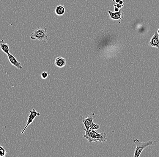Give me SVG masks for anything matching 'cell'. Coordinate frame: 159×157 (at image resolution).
Masks as SVG:
<instances>
[{"mask_svg": "<svg viewBox=\"0 0 159 157\" xmlns=\"http://www.w3.org/2000/svg\"><path fill=\"white\" fill-rule=\"evenodd\" d=\"M86 134H84L83 137L86 139L89 143L92 142H105L107 140V135L106 133H99L95 130H87L84 129Z\"/></svg>", "mask_w": 159, "mask_h": 157, "instance_id": "1", "label": "cell"}, {"mask_svg": "<svg viewBox=\"0 0 159 157\" xmlns=\"http://www.w3.org/2000/svg\"><path fill=\"white\" fill-rule=\"evenodd\" d=\"M31 40H38L43 43H46L49 39L47 29L45 27L40 28L34 30L30 36Z\"/></svg>", "mask_w": 159, "mask_h": 157, "instance_id": "2", "label": "cell"}, {"mask_svg": "<svg viewBox=\"0 0 159 157\" xmlns=\"http://www.w3.org/2000/svg\"><path fill=\"white\" fill-rule=\"evenodd\" d=\"M134 143L136 145V148L135 150L134 157H139L140 156L142 151L148 146L152 144L153 141L152 140H149L147 142H141L138 139L134 140Z\"/></svg>", "mask_w": 159, "mask_h": 157, "instance_id": "3", "label": "cell"}, {"mask_svg": "<svg viewBox=\"0 0 159 157\" xmlns=\"http://www.w3.org/2000/svg\"><path fill=\"white\" fill-rule=\"evenodd\" d=\"M37 116H40V114L39 112L36 111L35 109H33L32 110L30 111V114H29V116L28 117L26 125V127H25L24 130H23L22 131L21 133V134L22 135L24 134V132L25 131L26 129L28 127L29 125H30L33 122L34 119H35V118Z\"/></svg>", "mask_w": 159, "mask_h": 157, "instance_id": "4", "label": "cell"}, {"mask_svg": "<svg viewBox=\"0 0 159 157\" xmlns=\"http://www.w3.org/2000/svg\"><path fill=\"white\" fill-rule=\"evenodd\" d=\"M96 116V115L95 113H91L86 118L82 119V122L85 125V128L87 130H88L90 125L92 124L93 120H94Z\"/></svg>", "mask_w": 159, "mask_h": 157, "instance_id": "5", "label": "cell"}, {"mask_svg": "<svg viewBox=\"0 0 159 157\" xmlns=\"http://www.w3.org/2000/svg\"><path fill=\"white\" fill-rule=\"evenodd\" d=\"M150 45L152 47H155L159 49V35L158 32H155L154 35L151 38Z\"/></svg>", "mask_w": 159, "mask_h": 157, "instance_id": "6", "label": "cell"}, {"mask_svg": "<svg viewBox=\"0 0 159 157\" xmlns=\"http://www.w3.org/2000/svg\"><path fill=\"white\" fill-rule=\"evenodd\" d=\"M7 56L11 64H12L13 65L16 67L18 69H23L21 63L18 61V60L13 55L9 54V55H7Z\"/></svg>", "mask_w": 159, "mask_h": 157, "instance_id": "7", "label": "cell"}, {"mask_svg": "<svg viewBox=\"0 0 159 157\" xmlns=\"http://www.w3.org/2000/svg\"><path fill=\"white\" fill-rule=\"evenodd\" d=\"M54 64L58 68H63L66 64V59L62 57H58L56 58Z\"/></svg>", "mask_w": 159, "mask_h": 157, "instance_id": "8", "label": "cell"}, {"mask_svg": "<svg viewBox=\"0 0 159 157\" xmlns=\"http://www.w3.org/2000/svg\"><path fill=\"white\" fill-rule=\"evenodd\" d=\"M108 13L110 15V18L113 20H119L122 18V15L121 10H119L118 12H115L114 13H113L110 10H108Z\"/></svg>", "mask_w": 159, "mask_h": 157, "instance_id": "9", "label": "cell"}, {"mask_svg": "<svg viewBox=\"0 0 159 157\" xmlns=\"http://www.w3.org/2000/svg\"><path fill=\"white\" fill-rule=\"evenodd\" d=\"M0 47L3 50V52H5L7 55L10 54L9 53V47L8 44L4 40H2L0 41Z\"/></svg>", "mask_w": 159, "mask_h": 157, "instance_id": "10", "label": "cell"}, {"mask_svg": "<svg viewBox=\"0 0 159 157\" xmlns=\"http://www.w3.org/2000/svg\"><path fill=\"white\" fill-rule=\"evenodd\" d=\"M55 13L56 15L61 16L63 15L65 13V9L63 6H59L56 8L55 10Z\"/></svg>", "mask_w": 159, "mask_h": 157, "instance_id": "11", "label": "cell"}, {"mask_svg": "<svg viewBox=\"0 0 159 157\" xmlns=\"http://www.w3.org/2000/svg\"><path fill=\"white\" fill-rule=\"evenodd\" d=\"M100 125L98 124L95 123L93 122H92V124L90 125L88 130H95L100 129Z\"/></svg>", "mask_w": 159, "mask_h": 157, "instance_id": "12", "label": "cell"}, {"mask_svg": "<svg viewBox=\"0 0 159 157\" xmlns=\"http://www.w3.org/2000/svg\"><path fill=\"white\" fill-rule=\"evenodd\" d=\"M7 155L6 150L1 146H0V157H6Z\"/></svg>", "mask_w": 159, "mask_h": 157, "instance_id": "13", "label": "cell"}, {"mask_svg": "<svg viewBox=\"0 0 159 157\" xmlns=\"http://www.w3.org/2000/svg\"><path fill=\"white\" fill-rule=\"evenodd\" d=\"M48 75H49V74H48V72H47V71H43L42 73L41 76L42 79H46L48 77Z\"/></svg>", "mask_w": 159, "mask_h": 157, "instance_id": "14", "label": "cell"}, {"mask_svg": "<svg viewBox=\"0 0 159 157\" xmlns=\"http://www.w3.org/2000/svg\"><path fill=\"white\" fill-rule=\"evenodd\" d=\"M114 10H115V12H118V11L119 10V9L117 7H115V9H114Z\"/></svg>", "mask_w": 159, "mask_h": 157, "instance_id": "15", "label": "cell"}, {"mask_svg": "<svg viewBox=\"0 0 159 157\" xmlns=\"http://www.w3.org/2000/svg\"><path fill=\"white\" fill-rule=\"evenodd\" d=\"M123 3V1H121V0H120V1L119 2V4H120V5H122Z\"/></svg>", "mask_w": 159, "mask_h": 157, "instance_id": "16", "label": "cell"}, {"mask_svg": "<svg viewBox=\"0 0 159 157\" xmlns=\"http://www.w3.org/2000/svg\"><path fill=\"white\" fill-rule=\"evenodd\" d=\"M120 1V0H116V1L117 3H119Z\"/></svg>", "mask_w": 159, "mask_h": 157, "instance_id": "17", "label": "cell"}, {"mask_svg": "<svg viewBox=\"0 0 159 157\" xmlns=\"http://www.w3.org/2000/svg\"><path fill=\"white\" fill-rule=\"evenodd\" d=\"M157 32H158V34H159V28L158 29V31H157Z\"/></svg>", "mask_w": 159, "mask_h": 157, "instance_id": "18", "label": "cell"}]
</instances>
